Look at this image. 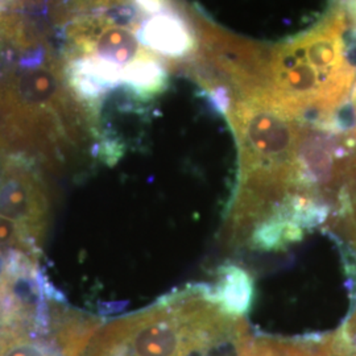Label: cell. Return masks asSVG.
<instances>
[{"mask_svg":"<svg viewBox=\"0 0 356 356\" xmlns=\"http://www.w3.org/2000/svg\"><path fill=\"white\" fill-rule=\"evenodd\" d=\"M244 337V319L198 285L108 323L83 356H213Z\"/></svg>","mask_w":356,"mask_h":356,"instance_id":"obj_1","label":"cell"},{"mask_svg":"<svg viewBox=\"0 0 356 356\" xmlns=\"http://www.w3.org/2000/svg\"><path fill=\"white\" fill-rule=\"evenodd\" d=\"M0 53H1V38H0Z\"/></svg>","mask_w":356,"mask_h":356,"instance_id":"obj_3","label":"cell"},{"mask_svg":"<svg viewBox=\"0 0 356 356\" xmlns=\"http://www.w3.org/2000/svg\"><path fill=\"white\" fill-rule=\"evenodd\" d=\"M51 216V193L38 164L22 156H0V218L10 222L40 254Z\"/></svg>","mask_w":356,"mask_h":356,"instance_id":"obj_2","label":"cell"}]
</instances>
